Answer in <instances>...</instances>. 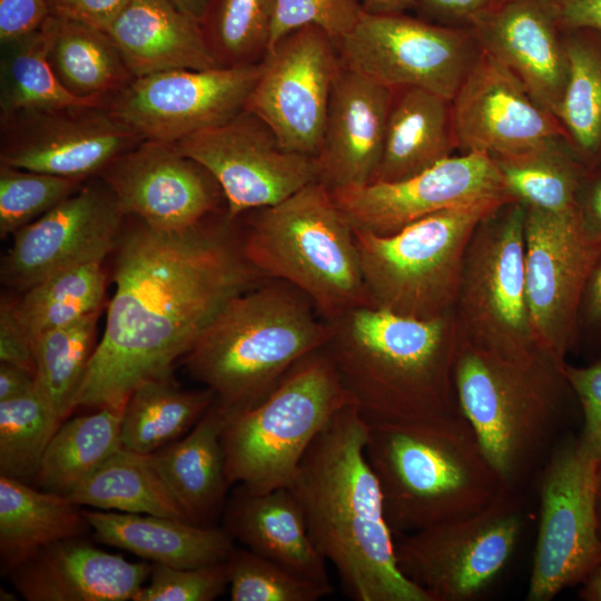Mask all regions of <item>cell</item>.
<instances>
[{"mask_svg": "<svg viewBox=\"0 0 601 601\" xmlns=\"http://www.w3.org/2000/svg\"><path fill=\"white\" fill-rule=\"evenodd\" d=\"M508 201L451 207L390 235L353 229L373 306L416 319L453 312L471 237L483 218Z\"/></svg>", "mask_w": 601, "mask_h": 601, "instance_id": "obj_9", "label": "cell"}, {"mask_svg": "<svg viewBox=\"0 0 601 601\" xmlns=\"http://www.w3.org/2000/svg\"><path fill=\"white\" fill-rule=\"evenodd\" d=\"M36 387L35 375L19 366L0 362V402L28 394Z\"/></svg>", "mask_w": 601, "mask_h": 601, "instance_id": "obj_55", "label": "cell"}, {"mask_svg": "<svg viewBox=\"0 0 601 601\" xmlns=\"http://www.w3.org/2000/svg\"><path fill=\"white\" fill-rule=\"evenodd\" d=\"M564 374L583 413V428L578 437L601 463V358L580 367L566 363Z\"/></svg>", "mask_w": 601, "mask_h": 601, "instance_id": "obj_47", "label": "cell"}, {"mask_svg": "<svg viewBox=\"0 0 601 601\" xmlns=\"http://www.w3.org/2000/svg\"><path fill=\"white\" fill-rule=\"evenodd\" d=\"M276 0H214L204 27L218 63L246 66L267 52Z\"/></svg>", "mask_w": 601, "mask_h": 601, "instance_id": "obj_42", "label": "cell"}, {"mask_svg": "<svg viewBox=\"0 0 601 601\" xmlns=\"http://www.w3.org/2000/svg\"><path fill=\"white\" fill-rule=\"evenodd\" d=\"M538 104L556 116L568 78L563 29L552 0H506L470 28Z\"/></svg>", "mask_w": 601, "mask_h": 601, "instance_id": "obj_23", "label": "cell"}, {"mask_svg": "<svg viewBox=\"0 0 601 601\" xmlns=\"http://www.w3.org/2000/svg\"><path fill=\"white\" fill-rule=\"evenodd\" d=\"M226 563L233 601H317L333 592L248 549L234 548Z\"/></svg>", "mask_w": 601, "mask_h": 601, "instance_id": "obj_43", "label": "cell"}, {"mask_svg": "<svg viewBox=\"0 0 601 601\" xmlns=\"http://www.w3.org/2000/svg\"><path fill=\"white\" fill-rule=\"evenodd\" d=\"M127 215L99 178L16 231L1 260V283L20 293L47 277L114 253Z\"/></svg>", "mask_w": 601, "mask_h": 601, "instance_id": "obj_18", "label": "cell"}, {"mask_svg": "<svg viewBox=\"0 0 601 601\" xmlns=\"http://www.w3.org/2000/svg\"><path fill=\"white\" fill-rule=\"evenodd\" d=\"M595 514L599 535L601 538V463H599L595 481Z\"/></svg>", "mask_w": 601, "mask_h": 601, "instance_id": "obj_59", "label": "cell"}, {"mask_svg": "<svg viewBox=\"0 0 601 601\" xmlns=\"http://www.w3.org/2000/svg\"><path fill=\"white\" fill-rule=\"evenodd\" d=\"M181 12L204 26L214 0H169Z\"/></svg>", "mask_w": 601, "mask_h": 601, "instance_id": "obj_57", "label": "cell"}, {"mask_svg": "<svg viewBox=\"0 0 601 601\" xmlns=\"http://www.w3.org/2000/svg\"><path fill=\"white\" fill-rule=\"evenodd\" d=\"M2 601H8V600H16L14 595L12 593H8V591H3V589H1V598H0Z\"/></svg>", "mask_w": 601, "mask_h": 601, "instance_id": "obj_60", "label": "cell"}, {"mask_svg": "<svg viewBox=\"0 0 601 601\" xmlns=\"http://www.w3.org/2000/svg\"><path fill=\"white\" fill-rule=\"evenodd\" d=\"M394 536L467 518L502 489L461 413L413 423H368L365 445Z\"/></svg>", "mask_w": 601, "mask_h": 601, "instance_id": "obj_5", "label": "cell"}, {"mask_svg": "<svg viewBox=\"0 0 601 601\" xmlns=\"http://www.w3.org/2000/svg\"><path fill=\"white\" fill-rule=\"evenodd\" d=\"M106 290L102 262L69 267L11 299L16 317L32 341L39 335L100 311Z\"/></svg>", "mask_w": 601, "mask_h": 601, "instance_id": "obj_39", "label": "cell"}, {"mask_svg": "<svg viewBox=\"0 0 601 601\" xmlns=\"http://www.w3.org/2000/svg\"><path fill=\"white\" fill-rule=\"evenodd\" d=\"M599 461L571 437L556 446L539 484L540 516L528 601H549L601 565L595 514Z\"/></svg>", "mask_w": 601, "mask_h": 601, "instance_id": "obj_12", "label": "cell"}, {"mask_svg": "<svg viewBox=\"0 0 601 601\" xmlns=\"http://www.w3.org/2000/svg\"><path fill=\"white\" fill-rule=\"evenodd\" d=\"M224 413L217 401L183 437L152 453L159 471L187 520L209 522L226 504L230 485L221 443Z\"/></svg>", "mask_w": 601, "mask_h": 601, "instance_id": "obj_29", "label": "cell"}, {"mask_svg": "<svg viewBox=\"0 0 601 601\" xmlns=\"http://www.w3.org/2000/svg\"><path fill=\"white\" fill-rule=\"evenodd\" d=\"M260 63L244 110L259 117L285 149L315 157L342 66L336 42L319 27L305 26L279 39Z\"/></svg>", "mask_w": 601, "mask_h": 601, "instance_id": "obj_16", "label": "cell"}, {"mask_svg": "<svg viewBox=\"0 0 601 601\" xmlns=\"http://www.w3.org/2000/svg\"><path fill=\"white\" fill-rule=\"evenodd\" d=\"M0 362L36 373L31 341L16 317L12 302L7 298L0 304Z\"/></svg>", "mask_w": 601, "mask_h": 601, "instance_id": "obj_52", "label": "cell"}, {"mask_svg": "<svg viewBox=\"0 0 601 601\" xmlns=\"http://www.w3.org/2000/svg\"><path fill=\"white\" fill-rule=\"evenodd\" d=\"M577 207L585 230L601 239V167L587 173L578 193Z\"/></svg>", "mask_w": 601, "mask_h": 601, "instance_id": "obj_53", "label": "cell"}, {"mask_svg": "<svg viewBox=\"0 0 601 601\" xmlns=\"http://www.w3.org/2000/svg\"><path fill=\"white\" fill-rule=\"evenodd\" d=\"M79 508L66 495L0 475L2 572L10 574L47 545L81 538L90 525Z\"/></svg>", "mask_w": 601, "mask_h": 601, "instance_id": "obj_31", "label": "cell"}, {"mask_svg": "<svg viewBox=\"0 0 601 601\" xmlns=\"http://www.w3.org/2000/svg\"><path fill=\"white\" fill-rule=\"evenodd\" d=\"M174 145L216 179L230 220L280 203L317 180L315 157L285 149L273 130L247 110Z\"/></svg>", "mask_w": 601, "mask_h": 601, "instance_id": "obj_15", "label": "cell"}, {"mask_svg": "<svg viewBox=\"0 0 601 601\" xmlns=\"http://www.w3.org/2000/svg\"><path fill=\"white\" fill-rule=\"evenodd\" d=\"M563 40L568 78L556 118L578 157L591 170L601 156V31L563 29Z\"/></svg>", "mask_w": 601, "mask_h": 601, "instance_id": "obj_37", "label": "cell"}, {"mask_svg": "<svg viewBox=\"0 0 601 601\" xmlns=\"http://www.w3.org/2000/svg\"><path fill=\"white\" fill-rule=\"evenodd\" d=\"M552 2L561 28L601 31V0H552Z\"/></svg>", "mask_w": 601, "mask_h": 601, "instance_id": "obj_54", "label": "cell"}, {"mask_svg": "<svg viewBox=\"0 0 601 601\" xmlns=\"http://www.w3.org/2000/svg\"><path fill=\"white\" fill-rule=\"evenodd\" d=\"M601 349V253L585 280L577 317V347Z\"/></svg>", "mask_w": 601, "mask_h": 601, "instance_id": "obj_48", "label": "cell"}, {"mask_svg": "<svg viewBox=\"0 0 601 601\" xmlns=\"http://www.w3.org/2000/svg\"><path fill=\"white\" fill-rule=\"evenodd\" d=\"M248 263L264 277L304 293L331 322L373 306L361 269L354 230L332 191L313 181L273 206L235 219Z\"/></svg>", "mask_w": 601, "mask_h": 601, "instance_id": "obj_6", "label": "cell"}, {"mask_svg": "<svg viewBox=\"0 0 601 601\" xmlns=\"http://www.w3.org/2000/svg\"><path fill=\"white\" fill-rule=\"evenodd\" d=\"M454 313L461 337L479 348L512 358L545 355L536 344L528 303L522 203L501 205L475 228Z\"/></svg>", "mask_w": 601, "mask_h": 601, "instance_id": "obj_10", "label": "cell"}, {"mask_svg": "<svg viewBox=\"0 0 601 601\" xmlns=\"http://www.w3.org/2000/svg\"><path fill=\"white\" fill-rule=\"evenodd\" d=\"M368 422L355 404L316 436L287 486L309 535L355 601H431L400 570L377 477L365 445Z\"/></svg>", "mask_w": 601, "mask_h": 601, "instance_id": "obj_2", "label": "cell"}, {"mask_svg": "<svg viewBox=\"0 0 601 601\" xmlns=\"http://www.w3.org/2000/svg\"><path fill=\"white\" fill-rule=\"evenodd\" d=\"M493 159L513 200L548 211L575 208L582 180L590 170L565 135L549 138L519 154Z\"/></svg>", "mask_w": 601, "mask_h": 601, "instance_id": "obj_35", "label": "cell"}, {"mask_svg": "<svg viewBox=\"0 0 601 601\" xmlns=\"http://www.w3.org/2000/svg\"><path fill=\"white\" fill-rule=\"evenodd\" d=\"M49 17L47 0H0L1 45L33 33Z\"/></svg>", "mask_w": 601, "mask_h": 601, "instance_id": "obj_49", "label": "cell"}, {"mask_svg": "<svg viewBox=\"0 0 601 601\" xmlns=\"http://www.w3.org/2000/svg\"><path fill=\"white\" fill-rule=\"evenodd\" d=\"M83 183L0 164V237L38 219Z\"/></svg>", "mask_w": 601, "mask_h": 601, "instance_id": "obj_44", "label": "cell"}, {"mask_svg": "<svg viewBox=\"0 0 601 601\" xmlns=\"http://www.w3.org/2000/svg\"><path fill=\"white\" fill-rule=\"evenodd\" d=\"M97 177L127 216L156 230L187 229L226 211L216 179L174 144L144 139Z\"/></svg>", "mask_w": 601, "mask_h": 601, "instance_id": "obj_20", "label": "cell"}, {"mask_svg": "<svg viewBox=\"0 0 601 601\" xmlns=\"http://www.w3.org/2000/svg\"><path fill=\"white\" fill-rule=\"evenodd\" d=\"M329 323L325 349L368 423L436 421L461 413L454 386L461 334L454 311L416 319L361 306Z\"/></svg>", "mask_w": 601, "mask_h": 601, "instance_id": "obj_3", "label": "cell"}, {"mask_svg": "<svg viewBox=\"0 0 601 601\" xmlns=\"http://www.w3.org/2000/svg\"><path fill=\"white\" fill-rule=\"evenodd\" d=\"M564 367L546 355L506 357L461 337L457 404L502 486L516 489L551 440L565 393L572 392Z\"/></svg>", "mask_w": 601, "mask_h": 601, "instance_id": "obj_7", "label": "cell"}, {"mask_svg": "<svg viewBox=\"0 0 601 601\" xmlns=\"http://www.w3.org/2000/svg\"><path fill=\"white\" fill-rule=\"evenodd\" d=\"M598 167H601V156H600V161H599V165H598Z\"/></svg>", "mask_w": 601, "mask_h": 601, "instance_id": "obj_61", "label": "cell"}, {"mask_svg": "<svg viewBox=\"0 0 601 601\" xmlns=\"http://www.w3.org/2000/svg\"><path fill=\"white\" fill-rule=\"evenodd\" d=\"M134 601H213L228 588L226 561L193 568L155 563Z\"/></svg>", "mask_w": 601, "mask_h": 601, "instance_id": "obj_45", "label": "cell"}, {"mask_svg": "<svg viewBox=\"0 0 601 601\" xmlns=\"http://www.w3.org/2000/svg\"><path fill=\"white\" fill-rule=\"evenodd\" d=\"M503 1H506V0H500V2H503ZM500 2H499V3H500Z\"/></svg>", "mask_w": 601, "mask_h": 601, "instance_id": "obj_62", "label": "cell"}, {"mask_svg": "<svg viewBox=\"0 0 601 601\" xmlns=\"http://www.w3.org/2000/svg\"><path fill=\"white\" fill-rule=\"evenodd\" d=\"M364 12L373 14L404 13L416 8L418 0H356Z\"/></svg>", "mask_w": 601, "mask_h": 601, "instance_id": "obj_56", "label": "cell"}, {"mask_svg": "<svg viewBox=\"0 0 601 601\" xmlns=\"http://www.w3.org/2000/svg\"><path fill=\"white\" fill-rule=\"evenodd\" d=\"M68 497L80 506L188 521L157 470L152 453L121 447Z\"/></svg>", "mask_w": 601, "mask_h": 601, "instance_id": "obj_36", "label": "cell"}, {"mask_svg": "<svg viewBox=\"0 0 601 601\" xmlns=\"http://www.w3.org/2000/svg\"><path fill=\"white\" fill-rule=\"evenodd\" d=\"M579 595L587 601H601V565L582 583Z\"/></svg>", "mask_w": 601, "mask_h": 601, "instance_id": "obj_58", "label": "cell"}, {"mask_svg": "<svg viewBox=\"0 0 601 601\" xmlns=\"http://www.w3.org/2000/svg\"><path fill=\"white\" fill-rule=\"evenodd\" d=\"M151 566L72 538L45 546L9 575L28 601H134Z\"/></svg>", "mask_w": 601, "mask_h": 601, "instance_id": "obj_25", "label": "cell"}, {"mask_svg": "<svg viewBox=\"0 0 601 601\" xmlns=\"http://www.w3.org/2000/svg\"><path fill=\"white\" fill-rule=\"evenodd\" d=\"M260 69L259 61L137 77L110 98L107 108L142 139L175 144L242 112Z\"/></svg>", "mask_w": 601, "mask_h": 601, "instance_id": "obj_17", "label": "cell"}, {"mask_svg": "<svg viewBox=\"0 0 601 601\" xmlns=\"http://www.w3.org/2000/svg\"><path fill=\"white\" fill-rule=\"evenodd\" d=\"M47 26L49 62L59 81L73 96L108 104L135 79L105 31L52 16Z\"/></svg>", "mask_w": 601, "mask_h": 601, "instance_id": "obj_32", "label": "cell"}, {"mask_svg": "<svg viewBox=\"0 0 601 601\" xmlns=\"http://www.w3.org/2000/svg\"><path fill=\"white\" fill-rule=\"evenodd\" d=\"M99 313L96 311L32 341L36 391L60 422L75 410V400L95 349Z\"/></svg>", "mask_w": 601, "mask_h": 601, "instance_id": "obj_40", "label": "cell"}, {"mask_svg": "<svg viewBox=\"0 0 601 601\" xmlns=\"http://www.w3.org/2000/svg\"><path fill=\"white\" fill-rule=\"evenodd\" d=\"M216 400L209 388L189 391L173 375L147 381L128 397L121 418V446L151 454L179 440Z\"/></svg>", "mask_w": 601, "mask_h": 601, "instance_id": "obj_34", "label": "cell"}, {"mask_svg": "<svg viewBox=\"0 0 601 601\" xmlns=\"http://www.w3.org/2000/svg\"><path fill=\"white\" fill-rule=\"evenodd\" d=\"M47 20L33 33L1 45L0 116L68 106H107L105 101L73 96L59 81L48 59Z\"/></svg>", "mask_w": 601, "mask_h": 601, "instance_id": "obj_38", "label": "cell"}, {"mask_svg": "<svg viewBox=\"0 0 601 601\" xmlns=\"http://www.w3.org/2000/svg\"><path fill=\"white\" fill-rule=\"evenodd\" d=\"M130 0H47L52 17L77 21L101 31L111 24Z\"/></svg>", "mask_w": 601, "mask_h": 601, "instance_id": "obj_51", "label": "cell"}, {"mask_svg": "<svg viewBox=\"0 0 601 601\" xmlns=\"http://www.w3.org/2000/svg\"><path fill=\"white\" fill-rule=\"evenodd\" d=\"M456 148L451 100L421 88L393 90L383 151L371 183L412 177Z\"/></svg>", "mask_w": 601, "mask_h": 601, "instance_id": "obj_30", "label": "cell"}, {"mask_svg": "<svg viewBox=\"0 0 601 601\" xmlns=\"http://www.w3.org/2000/svg\"><path fill=\"white\" fill-rule=\"evenodd\" d=\"M500 0H418L420 18L454 28H471Z\"/></svg>", "mask_w": 601, "mask_h": 601, "instance_id": "obj_50", "label": "cell"}, {"mask_svg": "<svg viewBox=\"0 0 601 601\" xmlns=\"http://www.w3.org/2000/svg\"><path fill=\"white\" fill-rule=\"evenodd\" d=\"M451 109L462 154L505 157L565 135L556 116L538 104L520 79L484 49L451 100Z\"/></svg>", "mask_w": 601, "mask_h": 601, "instance_id": "obj_22", "label": "cell"}, {"mask_svg": "<svg viewBox=\"0 0 601 601\" xmlns=\"http://www.w3.org/2000/svg\"><path fill=\"white\" fill-rule=\"evenodd\" d=\"M601 239L584 228L578 207L548 211L525 206V283L534 337L556 363L577 347V317Z\"/></svg>", "mask_w": 601, "mask_h": 601, "instance_id": "obj_14", "label": "cell"}, {"mask_svg": "<svg viewBox=\"0 0 601 601\" xmlns=\"http://www.w3.org/2000/svg\"><path fill=\"white\" fill-rule=\"evenodd\" d=\"M516 489L467 518L394 536L401 572L431 601L479 597L510 561L524 525Z\"/></svg>", "mask_w": 601, "mask_h": 601, "instance_id": "obj_11", "label": "cell"}, {"mask_svg": "<svg viewBox=\"0 0 601 601\" xmlns=\"http://www.w3.org/2000/svg\"><path fill=\"white\" fill-rule=\"evenodd\" d=\"M124 407H99L65 420L47 446L33 480L36 486L68 496L120 450Z\"/></svg>", "mask_w": 601, "mask_h": 601, "instance_id": "obj_33", "label": "cell"}, {"mask_svg": "<svg viewBox=\"0 0 601 601\" xmlns=\"http://www.w3.org/2000/svg\"><path fill=\"white\" fill-rule=\"evenodd\" d=\"M363 12L356 0H276L267 50L284 36L309 24L319 27L337 42Z\"/></svg>", "mask_w": 601, "mask_h": 601, "instance_id": "obj_46", "label": "cell"}, {"mask_svg": "<svg viewBox=\"0 0 601 601\" xmlns=\"http://www.w3.org/2000/svg\"><path fill=\"white\" fill-rule=\"evenodd\" d=\"M115 249V293L75 408L124 407L140 384L171 375L236 295L267 279L245 258L226 211L164 231L131 217Z\"/></svg>", "mask_w": 601, "mask_h": 601, "instance_id": "obj_1", "label": "cell"}, {"mask_svg": "<svg viewBox=\"0 0 601 601\" xmlns=\"http://www.w3.org/2000/svg\"><path fill=\"white\" fill-rule=\"evenodd\" d=\"M336 47L344 67L392 90L421 88L449 100L482 49L470 28L367 12Z\"/></svg>", "mask_w": 601, "mask_h": 601, "instance_id": "obj_13", "label": "cell"}, {"mask_svg": "<svg viewBox=\"0 0 601 601\" xmlns=\"http://www.w3.org/2000/svg\"><path fill=\"white\" fill-rule=\"evenodd\" d=\"M393 90L343 65L334 80L317 181L329 190L370 184L381 160Z\"/></svg>", "mask_w": 601, "mask_h": 601, "instance_id": "obj_24", "label": "cell"}, {"mask_svg": "<svg viewBox=\"0 0 601 601\" xmlns=\"http://www.w3.org/2000/svg\"><path fill=\"white\" fill-rule=\"evenodd\" d=\"M60 422L32 390L0 402V475L33 482Z\"/></svg>", "mask_w": 601, "mask_h": 601, "instance_id": "obj_41", "label": "cell"}, {"mask_svg": "<svg viewBox=\"0 0 601 601\" xmlns=\"http://www.w3.org/2000/svg\"><path fill=\"white\" fill-rule=\"evenodd\" d=\"M354 230L390 235L436 211L506 198L494 159L482 152L451 156L402 180L331 190Z\"/></svg>", "mask_w": 601, "mask_h": 601, "instance_id": "obj_21", "label": "cell"}, {"mask_svg": "<svg viewBox=\"0 0 601 601\" xmlns=\"http://www.w3.org/2000/svg\"><path fill=\"white\" fill-rule=\"evenodd\" d=\"M141 140L107 106L0 116V164L82 181Z\"/></svg>", "mask_w": 601, "mask_h": 601, "instance_id": "obj_19", "label": "cell"}, {"mask_svg": "<svg viewBox=\"0 0 601 601\" xmlns=\"http://www.w3.org/2000/svg\"><path fill=\"white\" fill-rule=\"evenodd\" d=\"M331 335V323L304 293L267 278L226 303L184 362L228 413L260 402Z\"/></svg>", "mask_w": 601, "mask_h": 601, "instance_id": "obj_4", "label": "cell"}, {"mask_svg": "<svg viewBox=\"0 0 601 601\" xmlns=\"http://www.w3.org/2000/svg\"><path fill=\"white\" fill-rule=\"evenodd\" d=\"M135 76L219 67L204 26L169 0H130L105 31Z\"/></svg>", "mask_w": 601, "mask_h": 601, "instance_id": "obj_27", "label": "cell"}, {"mask_svg": "<svg viewBox=\"0 0 601 601\" xmlns=\"http://www.w3.org/2000/svg\"><path fill=\"white\" fill-rule=\"evenodd\" d=\"M352 404L325 347L299 359L260 402L223 412L220 437L230 485L254 493L287 487L316 436Z\"/></svg>", "mask_w": 601, "mask_h": 601, "instance_id": "obj_8", "label": "cell"}, {"mask_svg": "<svg viewBox=\"0 0 601 601\" xmlns=\"http://www.w3.org/2000/svg\"><path fill=\"white\" fill-rule=\"evenodd\" d=\"M223 528L246 548L324 587H333L303 510L288 487L254 493L238 485L225 504Z\"/></svg>", "mask_w": 601, "mask_h": 601, "instance_id": "obj_26", "label": "cell"}, {"mask_svg": "<svg viewBox=\"0 0 601 601\" xmlns=\"http://www.w3.org/2000/svg\"><path fill=\"white\" fill-rule=\"evenodd\" d=\"M83 513L98 541L158 564L193 568L223 562L235 548L223 526L152 514Z\"/></svg>", "mask_w": 601, "mask_h": 601, "instance_id": "obj_28", "label": "cell"}]
</instances>
